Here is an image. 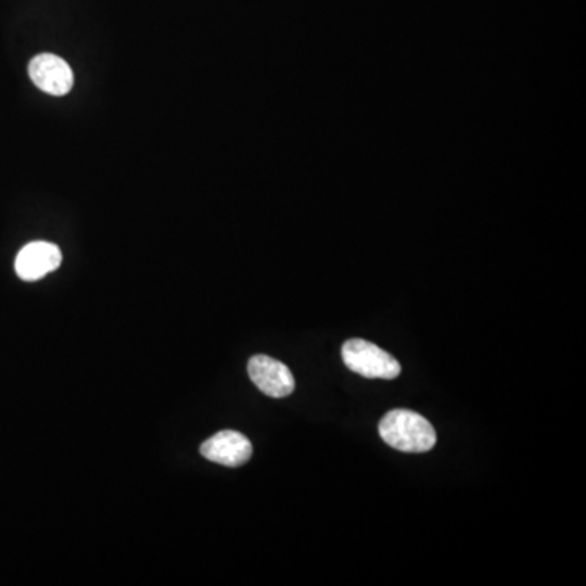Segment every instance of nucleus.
Segmentation results:
<instances>
[{
	"mask_svg": "<svg viewBox=\"0 0 586 586\" xmlns=\"http://www.w3.org/2000/svg\"><path fill=\"white\" fill-rule=\"evenodd\" d=\"M381 438L391 448L404 453H425L435 446L436 432L432 423L409 409H393L380 420Z\"/></svg>",
	"mask_w": 586,
	"mask_h": 586,
	"instance_id": "nucleus-1",
	"label": "nucleus"
},
{
	"mask_svg": "<svg viewBox=\"0 0 586 586\" xmlns=\"http://www.w3.org/2000/svg\"><path fill=\"white\" fill-rule=\"evenodd\" d=\"M345 367L365 378L394 380L400 374V365L393 355L364 339H351L342 345Z\"/></svg>",
	"mask_w": 586,
	"mask_h": 586,
	"instance_id": "nucleus-2",
	"label": "nucleus"
},
{
	"mask_svg": "<svg viewBox=\"0 0 586 586\" xmlns=\"http://www.w3.org/2000/svg\"><path fill=\"white\" fill-rule=\"evenodd\" d=\"M61 263L62 253L59 246L48 241H33L26 244L16 256L15 270L20 279L35 282L58 269Z\"/></svg>",
	"mask_w": 586,
	"mask_h": 586,
	"instance_id": "nucleus-6",
	"label": "nucleus"
},
{
	"mask_svg": "<svg viewBox=\"0 0 586 586\" xmlns=\"http://www.w3.org/2000/svg\"><path fill=\"white\" fill-rule=\"evenodd\" d=\"M201 453L208 461L228 466V468H238L250 461L253 456V445L243 433L224 430L205 440L202 443Z\"/></svg>",
	"mask_w": 586,
	"mask_h": 586,
	"instance_id": "nucleus-5",
	"label": "nucleus"
},
{
	"mask_svg": "<svg viewBox=\"0 0 586 586\" xmlns=\"http://www.w3.org/2000/svg\"><path fill=\"white\" fill-rule=\"evenodd\" d=\"M247 374L266 396L276 397V399L290 396L295 390V378L290 368L267 355H254L250 358Z\"/></svg>",
	"mask_w": 586,
	"mask_h": 586,
	"instance_id": "nucleus-3",
	"label": "nucleus"
},
{
	"mask_svg": "<svg viewBox=\"0 0 586 586\" xmlns=\"http://www.w3.org/2000/svg\"><path fill=\"white\" fill-rule=\"evenodd\" d=\"M33 84L52 97H64L74 87L71 65L55 54H38L28 65Z\"/></svg>",
	"mask_w": 586,
	"mask_h": 586,
	"instance_id": "nucleus-4",
	"label": "nucleus"
}]
</instances>
